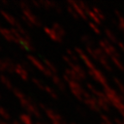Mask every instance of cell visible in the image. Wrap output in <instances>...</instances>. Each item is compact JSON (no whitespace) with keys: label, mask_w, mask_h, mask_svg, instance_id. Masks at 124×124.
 <instances>
[{"label":"cell","mask_w":124,"mask_h":124,"mask_svg":"<svg viewBox=\"0 0 124 124\" xmlns=\"http://www.w3.org/2000/svg\"><path fill=\"white\" fill-rule=\"evenodd\" d=\"M103 92L105 93L106 97H108L110 104L114 108H116L120 112V114L124 115V99L122 95H119L117 91L114 90L109 85L103 87Z\"/></svg>","instance_id":"1"},{"label":"cell","mask_w":124,"mask_h":124,"mask_svg":"<svg viewBox=\"0 0 124 124\" xmlns=\"http://www.w3.org/2000/svg\"><path fill=\"white\" fill-rule=\"evenodd\" d=\"M68 5L72 6L73 10L77 12L80 18L83 19H87L88 18V13L91 10V8L85 4V2L82 1H72L70 0L68 1Z\"/></svg>","instance_id":"2"},{"label":"cell","mask_w":124,"mask_h":124,"mask_svg":"<svg viewBox=\"0 0 124 124\" xmlns=\"http://www.w3.org/2000/svg\"><path fill=\"white\" fill-rule=\"evenodd\" d=\"M98 46L103 51L107 56L110 59L115 58V57H120L117 49L115 47L113 43L109 42L108 40H101L98 42Z\"/></svg>","instance_id":"3"},{"label":"cell","mask_w":124,"mask_h":124,"mask_svg":"<svg viewBox=\"0 0 124 124\" xmlns=\"http://www.w3.org/2000/svg\"><path fill=\"white\" fill-rule=\"evenodd\" d=\"M67 85H68V87H69L70 91H71V92L74 95V97L77 99H78V100L83 101L84 96H85L86 91L83 88L81 84L78 81L71 80V81L67 82Z\"/></svg>","instance_id":"4"},{"label":"cell","mask_w":124,"mask_h":124,"mask_svg":"<svg viewBox=\"0 0 124 124\" xmlns=\"http://www.w3.org/2000/svg\"><path fill=\"white\" fill-rule=\"evenodd\" d=\"M27 60H29V63H30L32 66H34L35 67H36L39 71H41V72H43V74H44L45 76H47V77H51V78L53 77L54 74L46 67L44 63L41 62L40 60H38L36 57H35L34 55H32V54H28Z\"/></svg>","instance_id":"5"},{"label":"cell","mask_w":124,"mask_h":124,"mask_svg":"<svg viewBox=\"0 0 124 124\" xmlns=\"http://www.w3.org/2000/svg\"><path fill=\"white\" fill-rule=\"evenodd\" d=\"M74 51H75L76 54H78V58H79L80 60H82V61L84 62V64L85 65V66L87 67L88 70H91V69L97 67V66H95V64H94L92 59L90 57L89 54H88L87 53H85L82 48H80L78 46H76L75 48H74Z\"/></svg>","instance_id":"6"},{"label":"cell","mask_w":124,"mask_h":124,"mask_svg":"<svg viewBox=\"0 0 124 124\" xmlns=\"http://www.w3.org/2000/svg\"><path fill=\"white\" fill-rule=\"evenodd\" d=\"M88 73L90 74V76H91L95 81H97V83H99L100 85H103V87H105V86L108 85L107 78L105 77L104 74L101 72L99 69H97V67L93 68V69H91V70H88Z\"/></svg>","instance_id":"7"},{"label":"cell","mask_w":124,"mask_h":124,"mask_svg":"<svg viewBox=\"0 0 124 124\" xmlns=\"http://www.w3.org/2000/svg\"><path fill=\"white\" fill-rule=\"evenodd\" d=\"M83 102L91 108V110L97 111V112H100L102 110L100 106H99V103L97 102V98L91 94H90L89 92H87V91L85 92V96H84Z\"/></svg>","instance_id":"8"},{"label":"cell","mask_w":124,"mask_h":124,"mask_svg":"<svg viewBox=\"0 0 124 124\" xmlns=\"http://www.w3.org/2000/svg\"><path fill=\"white\" fill-rule=\"evenodd\" d=\"M94 97L97 98V102L99 103V106H100L101 109L103 111H108L109 110V108H110V102L108 101V97H106L105 93L103 91H98L97 93L96 94Z\"/></svg>","instance_id":"9"},{"label":"cell","mask_w":124,"mask_h":124,"mask_svg":"<svg viewBox=\"0 0 124 124\" xmlns=\"http://www.w3.org/2000/svg\"><path fill=\"white\" fill-rule=\"evenodd\" d=\"M29 102L28 103V105L25 107V109L27 110V112L29 113V115H31V116H34L36 119L38 120H41V110L39 109V107L35 104V101L31 98L30 97H29Z\"/></svg>","instance_id":"10"},{"label":"cell","mask_w":124,"mask_h":124,"mask_svg":"<svg viewBox=\"0 0 124 124\" xmlns=\"http://www.w3.org/2000/svg\"><path fill=\"white\" fill-rule=\"evenodd\" d=\"M23 16H24L33 24V26H36V27L41 26V20L39 19L35 14H33V12L31 11V10H23Z\"/></svg>","instance_id":"11"},{"label":"cell","mask_w":124,"mask_h":124,"mask_svg":"<svg viewBox=\"0 0 124 124\" xmlns=\"http://www.w3.org/2000/svg\"><path fill=\"white\" fill-rule=\"evenodd\" d=\"M45 114H46V116L52 121V122H65V120L63 119V117H62L60 114H58L57 112L53 110L52 108H46V110H45Z\"/></svg>","instance_id":"12"},{"label":"cell","mask_w":124,"mask_h":124,"mask_svg":"<svg viewBox=\"0 0 124 124\" xmlns=\"http://www.w3.org/2000/svg\"><path fill=\"white\" fill-rule=\"evenodd\" d=\"M15 72L23 80H28L29 79V72L28 71L23 67L21 64H16Z\"/></svg>","instance_id":"13"},{"label":"cell","mask_w":124,"mask_h":124,"mask_svg":"<svg viewBox=\"0 0 124 124\" xmlns=\"http://www.w3.org/2000/svg\"><path fill=\"white\" fill-rule=\"evenodd\" d=\"M44 31H45V33L48 35L49 38H50L51 40L56 41V42H61L62 39L63 38H61V37H60V35H59L58 34L52 29V28L44 27Z\"/></svg>","instance_id":"14"},{"label":"cell","mask_w":124,"mask_h":124,"mask_svg":"<svg viewBox=\"0 0 124 124\" xmlns=\"http://www.w3.org/2000/svg\"><path fill=\"white\" fill-rule=\"evenodd\" d=\"M70 68L77 74L78 77L79 78L80 80H84L85 78H86V72L85 71V69H83V67H82L80 65L74 64L73 66H72Z\"/></svg>","instance_id":"15"},{"label":"cell","mask_w":124,"mask_h":124,"mask_svg":"<svg viewBox=\"0 0 124 124\" xmlns=\"http://www.w3.org/2000/svg\"><path fill=\"white\" fill-rule=\"evenodd\" d=\"M0 14L2 15L3 17H4L8 23H10V25L13 26V28H15L16 26L17 25L18 21L13 16L10 15V13H8L7 11H5V10H0Z\"/></svg>","instance_id":"16"},{"label":"cell","mask_w":124,"mask_h":124,"mask_svg":"<svg viewBox=\"0 0 124 124\" xmlns=\"http://www.w3.org/2000/svg\"><path fill=\"white\" fill-rule=\"evenodd\" d=\"M52 80L54 82V84L56 85L58 89L61 91H65L66 90V84H65L64 80H62V78L60 77H59L57 74H54L52 77Z\"/></svg>","instance_id":"17"},{"label":"cell","mask_w":124,"mask_h":124,"mask_svg":"<svg viewBox=\"0 0 124 124\" xmlns=\"http://www.w3.org/2000/svg\"><path fill=\"white\" fill-rule=\"evenodd\" d=\"M18 44L20 46H22L24 49L28 51H30V52H33L35 51V47H34L33 44H32V41H29V40H27V39L23 38L22 37L21 39L19 40V42Z\"/></svg>","instance_id":"18"},{"label":"cell","mask_w":124,"mask_h":124,"mask_svg":"<svg viewBox=\"0 0 124 124\" xmlns=\"http://www.w3.org/2000/svg\"><path fill=\"white\" fill-rule=\"evenodd\" d=\"M0 35L8 41H10V42L14 41L15 42V38H14V35L10 31V29H8L6 28H1L0 29Z\"/></svg>","instance_id":"19"},{"label":"cell","mask_w":124,"mask_h":124,"mask_svg":"<svg viewBox=\"0 0 124 124\" xmlns=\"http://www.w3.org/2000/svg\"><path fill=\"white\" fill-rule=\"evenodd\" d=\"M104 34H105V35H106V37H107V40H108L109 42L116 43V44H117V43L119 42L118 39H117V37H116V34H115L114 32L111 30V29H104Z\"/></svg>","instance_id":"20"},{"label":"cell","mask_w":124,"mask_h":124,"mask_svg":"<svg viewBox=\"0 0 124 124\" xmlns=\"http://www.w3.org/2000/svg\"><path fill=\"white\" fill-rule=\"evenodd\" d=\"M81 41L82 43H84L86 48L88 47H94L95 44H94V40L92 39V37L88 35H84L81 37Z\"/></svg>","instance_id":"21"},{"label":"cell","mask_w":124,"mask_h":124,"mask_svg":"<svg viewBox=\"0 0 124 124\" xmlns=\"http://www.w3.org/2000/svg\"><path fill=\"white\" fill-rule=\"evenodd\" d=\"M4 63H5L6 66V72H10V73H13L15 72V68H16V64H14L13 60L10 58H4Z\"/></svg>","instance_id":"22"},{"label":"cell","mask_w":124,"mask_h":124,"mask_svg":"<svg viewBox=\"0 0 124 124\" xmlns=\"http://www.w3.org/2000/svg\"><path fill=\"white\" fill-rule=\"evenodd\" d=\"M115 13H116V16L117 17V25L124 35V16L119 10H116Z\"/></svg>","instance_id":"23"},{"label":"cell","mask_w":124,"mask_h":124,"mask_svg":"<svg viewBox=\"0 0 124 124\" xmlns=\"http://www.w3.org/2000/svg\"><path fill=\"white\" fill-rule=\"evenodd\" d=\"M51 28H52V29H54V30L55 31L61 38H63V37L66 35V30H65L64 28L62 27L60 24H59V23H53V25Z\"/></svg>","instance_id":"24"},{"label":"cell","mask_w":124,"mask_h":124,"mask_svg":"<svg viewBox=\"0 0 124 124\" xmlns=\"http://www.w3.org/2000/svg\"><path fill=\"white\" fill-rule=\"evenodd\" d=\"M0 81H1V83H2L8 90H12V91H13V89H14L13 85H12L11 81L9 79L8 77H6L4 74H1V75H0Z\"/></svg>","instance_id":"25"},{"label":"cell","mask_w":124,"mask_h":124,"mask_svg":"<svg viewBox=\"0 0 124 124\" xmlns=\"http://www.w3.org/2000/svg\"><path fill=\"white\" fill-rule=\"evenodd\" d=\"M110 60H111V61H112L111 63H112L116 67H117V69L122 71V72H123L124 64H123V62L122 61V60H121V57H115V58H112V59H110Z\"/></svg>","instance_id":"26"},{"label":"cell","mask_w":124,"mask_h":124,"mask_svg":"<svg viewBox=\"0 0 124 124\" xmlns=\"http://www.w3.org/2000/svg\"><path fill=\"white\" fill-rule=\"evenodd\" d=\"M43 63H44V65L46 66V67L47 68V69H48L49 71L54 74H54H57L58 70H57L56 66H55V65H54V63H52V62H51L49 60H47V59H44Z\"/></svg>","instance_id":"27"},{"label":"cell","mask_w":124,"mask_h":124,"mask_svg":"<svg viewBox=\"0 0 124 124\" xmlns=\"http://www.w3.org/2000/svg\"><path fill=\"white\" fill-rule=\"evenodd\" d=\"M19 118L23 124H34L32 117L29 114H21L19 116Z\"/></svg>","instance_id":"28"},{"label":"cell","mask_w":124,"mask_h":124,"mask_svg":"<svg viewBox=\"0 0 124 124\" xmlns=\"http://www.w3.org/2000/svg\"><path fill=\"white\" fill-rule=\"evenodd\" d=\"M66 55L69 57L74 63H78V54H76V52L74 50H71V49H67L66 50Z\"/></svg>","instance_id":"29"},{"label":"cell","mask_w":124,"mask_h":124,"mask_svg":"<svg viewBox=\"0 0 124 124\" xmlns=\"http://www.w3.org/2000/svg\"><path fill=\"white\" fill-rule=\"evenodd\" d=\"M44 91H46L47 94H49V95H50V97H53L54 99H58V94H57V92L55 91V90H54L52 87L46 85V87H45Z\"/></svg>","instance_id":"30"},{"label":"cell","mask_w":124,"mask_h":124,"mask_svg":"<svg viewBox=\"0 0 124 124\" xmlns=\"http://www.w3.org/2000/svg\"><path fill=\"white\" fill-rule=\"evenodd\" d=\"M113 80H114V83H115V85H116V87H117V89L121 91V93L123 92L124 91V84L118 78H114Z\"/></svg>","instance_id":"31"},{"label":"cell","mask_w":124,"mask_h":124,"mask_svg":"<svg viewBox=\"0 0 124 124\" xmlns=\"http://www.w3.org/2000/svg\"><path fill=\"white\" fill-rule=\"evenodd\" d=\"M89 26H90V28L91 29V30H92L94 33L97 34V35H100L101 32H102V31H101L100 27H99L98 24H97V23H92V22H90V23H89Z\"/></svg>","instance_id":"32"},{"label":"cell","mask_w":124,"mask_h":124,"mask_svg":"<svg viewBox=\"0 0 124 124\" xmlns=\"http://www.w3.org/2000/svg\"><path fill=\"white\" fill-rule=\"evenodd\" d=\"M13 93H14V95L19 99V101L22 100V99H23V98H25V97H27V96L24 95V93H23L20 89H18V88H14Z\"/></svg>","instance_id":"33"},{"label":"cell","mask_w":124,"mask_h":124,"mask_svg":"<svg viewBox=\"0 0 124 124\" xmlns=\"http://www.w3.org/2000/svg\"><path fill=\"white\" fill-rule=\"evenodd\" d=\"M0 116L3 117L4 120H10V115L9 114V112L2 106H0Z\"/></svg>","instance_id":"34"},{"label":"cell","mask_w":124,"mask_h":124,"mask_svg":"<svg viewBox=\"0 0 124 124\" xmlns=\"http://www.w3.org/2000/svg\"><path fill=\"white\" fill-rule=\"evenodd\" d=\"M91 9H92L93 11L95 12L96 15H97V16H98L99 19H100L101 21L103 22V20L105 19L104 15H103V12H102V10H101L100 9H99V8H97V7H93V8H91Z\"/></svg>","instance_id":"35"},{"label":"cell","mask_w":124,"mask_h":124,"mask_svg":"<svg viewBox=\"0 0 124 124\" xmlns=\"http://www.w3.org/2000/svg\"><path fill=\"white\" fill-rule=\"evenodd\" d=\"M31 80H32V82L34 83V85H36V86L39 88V89L45 90V87H46V85H43V83L40 79H38V78H32V79H31Z\"/></svg>","instance_id":"36"},{"label":"cell","mask_w":124,"mask_h":124,"mask_svg":"<svg viewBox=\"0 0 124 124\" xmlns=\"http://www.w3.org/2000/svg\"><path fill=\"white\" fill-rule=\"evenodd\" d=\"M66 9H67V11L69 12V13L71 14V16H73L74 18H76V19H78V18L79 17V16H78V14H77V12H76L75 10H73V8H72V6L68 5Z\"/></svg>","instance_id":"37"},{"label":"cell","mask_w":124,"mask_h":124,"mask_svg":"<svg viewBox=\"0 0 124 124\" xmlns=\"http://www.w3.org/2000/svg\"><path fill=\"white\" fill-rule=\"evenodd\" d=\"M21 65L25 68L27 71H29V72H33V68H32V66H30L29 62L25 61V60H23V61L21 62Z\"/></svg>","instance_id":"38"},{"label":"cell","mask_w":124,"mask_h":124,"mask_svg":"<svg viewBox=\"0 0 124 124\" xmlns=\"http://www.w3.org/2000/svg\"><path fill=\"white\" fill-rule=\"evenodd\" d=\"M19 6L22 9V10H30V7H29V4H28L27 2H24V1H21V2H19Z\"/></svg>","instance_id":"39"},{"label":"cell","mask_w":124,"mask_h":124,"mask_svg":"<svg viewBox=\"0 0 124 124\" xmlns=\"http://www.w3.org/2000/svg\"><path fill=\"white\" fill-rule=\"evenodd\" d=\"M102 117V121H103V123L102 124H113L111 119L108 117V116H105V115H103L101 116Z\"/></svg>","instance_id":"40"},{"label":"cell","mask_w":124,"mask_h":124,"mask_svg":"<svg viewBox=\"0 0 124 124\" xmlns=\"http://www.w3.org/2000/svg\"><path fill=\"white\" fill-rule=\"evenodd\" d=\"M0 72H6V66H5V63H4V59L0 58Z\"/></svg>","instance_id":"41"},{"label":"cell","mask_w":124,"mask_h":124,"mask_svg":"<svg viewBox=\"0 0 124 124\" xmlns=\"http://www.w3.org/2000/svg\"><path fill=\"white\" fill-rule=\"evenodd\" d=\"M22 19H23V21L24 22V23H25L26 25H28L29 28L33 27V24H32V23H31L30 22H29V20H28L27 18H26L25 16H22Z\"/></svg>","instance_id":"42"},{"label":"cell","mask_w":124,"mask_h":124,"mask_svg":"<svg viewBox=\"0 0 124 124\" xmlns=\"http://www.w3.org/2000/svg\"><path fill=\"white\" fill-rule=\"evenodd\" d=\"M117 46H118L119 50L121 51V52H122L124 54V42H122V41H119V42L117 43Z\"/></svg>","instance_id":"43"},{"label":"cell","mask_w":124,"mask_h":124,"mask_svg":"<svg viewBox=\"0 0 124 124\" xmlns=\"http://www.w3.org/2000/svg\"><path fill=\"white\" fill-rule=\"evenodd\" d=\"M31 3H32V4H33L35 8H41V3H40V1H35V0H33Z\"/></svg>","instance_id":"44"},{"label":"cell","mask_w":124,"mask_h":124,"mask_svg":"<svg viewBox=\"0 0 124 124\" xmlns=\"http://www.w3.org/2000/svg\"><path fill=\"white\" fill-rule=\"evenodd\" d=\"M38 107H39L40 108H41V110H43L44 112H45V110H46V108H47V107H46V105H45L43 103H39Z\"/></svg>","instance_id":"45"},{"label":"cell","mask_w":124,"mask_h":124,"mask_svg":"<svg viewBox=\"0 0 124 124\" xmlns=\"http://www.w3.org/2000/svg\"><path fill=\"white\" fill-rule=\"evenodd\" d=\"M115 123L116 124H124V122L122 119H116L115 120Z\"/></svg>","instance_id":"46"},{"label":"cell","mask_w":124,"mask_h":124,"mask_svg":"<svg viewBox=\"0 0 124 124\" xmlns=\"http://www.w3.org/2000/svg\"><path fill=\"white\" fill-rule=\"evenodd\" d=\"M35 124H47V123H46V122H45V121H42V120H38L36 122H35Z\"/></svg>","instance_id":"47"},{"label":"cell","mask_w":124,"mask_h":124,"mask_svg":"<svg viewBox=\"0 0 124 124\" xmlns=\"http://www.w3.org/2000/svg\"><path fill=\"white\" fill-rule=\"evenodd\" d=\"M52 124H66V122H52Z\"/></svg>","instance_id":"48"},{"label":"cell","mask_w":124,"mask_h":124,"mask_svg":"<svg viewBox=\"0 0 124 124\" xmlns=\"http://www.w3.org/2000/svg\"><path fill=\"white\" fill-rule=\"evenodd\" d=\"M2 4H4V5H8V4H9V2L6 1V0H2Z\"/></svg>","instance_id":"49"},{"label":"cell","mask_w":124,"mask_h":124,"mask_svg":"<svg viewBox=\"0 0 124 124\" xmlns=\"http://www.w3.org/2000/svg\"><path fill=\"white\" fill-rule=\"evenodd\" d=\"M12 124H21V122H18V121H13V122H12Z\"/></svg>","instance_id":"50"},{"label":"cell","mask_w":124,"mask_h":124,"mask_svg":"<svg viewBox=\"0 0 124 124\" xmlns=\"http://www.w3.org/2000/svg\"><path fill=\"white\" fill-rule=\"evenodd\" d=\"M122 97H123V99H124V91L122 93Z\"/></svg>","instance_id":"51"},{"label":"cell","mask_w":124,"mask_h":124,"mask_svg":"<svg viewBox=\"0 0 124 124\" xmlns=\"http://www.w3.org/2000/svg\"><path fill=\"white\" fill-rule=\"evenodd\" d=\"M122 121H123V122H124V115H122Z\"/></svg>","instance_id":"52"},{"label":"cell","mask_w":124,"mask_h":124,"mask_svg":"<svg viewBox=\"0 0 124 124\" xmlns=\"http://www.w3.org/2000/svg\"><path fill=\"white\" fill-rule=\"evenodd\" d=\"M1 124H7V123H6V122H1Z\"/></svg>","instance_id":"53"},{"label":"cell","mask_w":124,"mask_h":124,"mask_svg":"<svg viewBox=\"0 0 124 124\" xmlns=\"http://www.w3.org/2000/svg\"><path fill=\"white\" fill-rule=\"evenodd\" d=\"M1 122H2V121H1V120H0V124H1Z\"/></svg>","instance_id":"54"},{"label":"cell","mask_w":124,"mask_h":124,"mask_svg":"<svg viewBox=\"0 0 124 124\" xmlns=\"http://www.w3.org/2000/svg\"><path fill=\"white\" fill-rule=\"evenodd\" d=\"M71 124H76V123H74V122H72V123H71Z\"/></svg>","instance_id":"55"},{"label":"cell","mask_w":124,"mask_h":124,"mask_svg":"<svg viewBox=\"0 0 124 124\" xmlns=\"http://www.w3.org/2000/svg\"><path fill=\"white\" fill-rule=\"evenodd\" d=\"M0 98H1V94H0Z\"/></svg>","instance_id":"56"},{"label":"cell","mask_w":124,"mask_h":124,"mask_svg":"<svg viewBox=\"0 0 124 124\" xmlns=\"http://www.w3.org/2000/svg\"><path fill=\"white\" fill-rule=\"evenodd\" d=\"M0 29H1V24H0Z\"/></svg>","instance_id":"57"},{"label":"cell","mask_w":124,"mask_h":124,"mask_svg":"<svg viewBox=\"0 0 124 124\" xmlns=\"http://www.w3.org/2000/svg\"><path fill=\"white\" fill-rule=\"evenodd\" d=\"M0 50H1V46H0Z\"/></svg>","instance_id":"58"}]
</instances>
